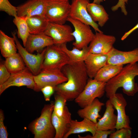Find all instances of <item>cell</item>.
Listing matches in <instances>:
<instances>
[{"label":"cell","mask_w":138,"mask_h":138,"mask_svg":"<svg viewBox=\"0 0 138 138\" xmlns=\"http://www.w3.org/2000/svg\"><path fill=\"white\" fill-rule=\"evenodd\" d=\"M61 70L67 80L54 86L55 93L67 101L75 100L83 91L88 80L84 62L67 64Z\"/></svg>","instance_id":"cell-1"},{"label":"cell","mask_w":138,"mask_h":138,"mask_svg":"<svg viewBox=\"0 0 138 138\" xmlns=\"http://www.w3.org/2000/svg\"><path fill=\"white\" fill-rule=\"evenodd\" d=\"M138 76L137 63L128 64L123 67L115 77L106 83L105 93L109 99L113 96L117 89L122 88L123 92L129 96H133L138 91V86L135 79Z\"/></svg>","instance_id":"cell-2"},{"label":"cell","mask_w":138,"mask_h":138,"mask_svg":"<svg viewBox=\"0 0 138 138\" xmlns=\"http://www.w3.org/2000/svg\"><path fill=\"white\" fill-rule=\"evenodd\" d=\"M54 102L45 105L40 116L32 121L28 125L29 130L34 138H54L55 130L52 122Z\"/></svg>","instance_id":"cell-3"},{"label":"cell","mask_w":138,"mask_h":138,"mask_svg":"<svg viewBox=\"0 0 138 138\" xmlns=\"http://www.w3.org/2000/svg\"><path fill=\"white\" fill-rule=\"evenodd\" d=\"M45 17L49 22L65 24L69 17V0H45Z\"/></svg>","instance_id":"cell-4"},{"label":"cell","mask_w":138,"mask_h":138,"mask_svg":"<svg viewBox=\"0 0 138 138\" xmlns=\"http://www.w3.org/2000/svg\"><path fill=\"white\" fill-rule=\"evenodd\" d=\"M106 84L90 78L83 91L74 100L75 102L83 108L91 103L96 98H101L105 93Z\"/></svg>","instance_id":"cell-5"},{"label":"cell","mask_w":138,"mask_h":138,"mask_svg":"<svg viewBox=\"0 0 138 138\" xmlns=\"http://www.w3.org/2000/svg\"><path fill=\"white\" fill-rule=\"evenodd\" d=\"M45 49L42 69L61 70L65 65L70 63L68 57L59 45L54 44Z\"/></svg>","instance_id":"cell-6"},{"label":"cell","mask_w":138,"mask_h":138,"mask_svg":"<svg viewBox=\"0 0 138 138\" xmlns=\"http://www.w3.org/2000/svg\"><path fill=\"white\" fill-rule=\"evenodd\" d=\"M34 80L35 86L33 90L38 92L46 86H55L67 82V79L61 70L43 69L38 75H34Z\"/></svg>","instance_id":"cell-7"},{"label":"cell","mask_w":138,"mask_h":138,"mask_svg":"<svg viewBox=\"0 0 138 138\" xmlns=\"http://www.w3.org/2000/svg\"><path fill=\"white\" fill-rule=\"evenodd\" d=\"M16 32L12 33L13 37L15 40L18 53L22 57L26 66L33 75H38L42 69L45 48L36 55L30 53L22 46L16 36Z\"/></svg>","instance_id":"cell-8"},{"label":"cell","mask_w":138,"mask_h":138,"mask_svg":"<svg viewBox=\"0 0 138 138\" xmlns=\"http://www.w3.org/2000/svg\"><path fill=\"white\" fill-rule=\"evenodd\" d=\"M67 21L70 22L74 28V31L72 34L75 39L72 44L74 47L81 50L88 46L95 35L89 26L70 17Z\"/></svg>","instance_id":"cell-9"},{"label":"cell","mask_w":138,"mask_h":138,"mask_svg":"<svg viewBox=\"0 0 138 138\" xmlns=\"http://www.w3.org/2000/svg\"><path fill=\"white\" fill-rule=\"evenodd\" d=\"M73 32L69 25L49 22L44 33L53 39L54 44L60 45L74 40Z\"/></svg>","instance_id":"cell-10"},{"label":"cell","mask_w":138,"mask_h":138,"mask_svg":"<svg viewBox=\"0 0 138 138\" xmlns=\"http://www.w3.org/2000/svg\"><path fill=\"white\" fill-rule=\"evenodd\" d=\"M89 3V0H72L69 17L91 26L96 32L103 33L88 12L87 5Z\"/></svg>","instance_id":"cell-11"},{"label":"cell","mask_w":138,"mask_h":138,"mask_svg":"<svg viewBox=\"0 0 138 138\" xmlns=\"http://www.w3.org/2000/svg\"><path fill=\"white\" fill-rule=\"evenodd\" d=\"M116 40L114 36L96 32L89 46V52L94 54H108L114 48L113 45Z\"/></svg>","instance_id":"cell-12"},{"label":"cell","mask_w":138,"mask_h":138,"mask_svg":"<svg viewBox=\"0 0 138 138\" xmlns=\"http://www.w3.org/2000/svg\"><path fill=\"white\" fill-rule=\"evenodd\" d=\"M35 86L34 75L26 67L23 71L19 73L11 74L9 79L0 85V95L6 89L13 86H26L33 89Z\"/></svg>","instance_id":"cell-13"},{"label":"cell","mask_w":138,"mask_h":138,"mask_svg":"<svg viewBox=\"0 0 138 138\" xmlns=\"http://www.w3.org/2000/svg\"><path fill=\"white\" fill-rule=\"evenodd\" d=\"M113 107L117 112V120L116 129L118 130L122 128L131 130L130 119L125 112V108L127 101L121 93H116L109 98Z\"/></svg>","instance_id":"cell-14"},{"label":"cell","mask_w":138,"mask_h":138,"mask_svg":"<svg viewBox=\"0 0 138 138\" xmlns=\"http://www.w3.org/2000/svg\"><path fill=\"white\" fill-rule=\"evenodd\" d=\"M17 7V15L26 19L36 16L45 17V0H28Z\"/></svg>","instance_id":"cell-15"},{"label":"cell","mask_w":138,"mask_h":138,"mask_svg":"<svg viewBox=\"0 0 138 138\" xmlns=\"http://www.w3.org/2000/svg\"><path fill=\"white\" fill-rule=\"evenodd\" d=\"M106 64L123 65L138 62V48L129 51H122L114 48L109 53Z\"/></svg>","instance_id":"cell-16"},{"label":"cell","mask_w":138,"mask_h":138,"mask_svg":"<svg viewBox=\"0 0 138 138\" xmlns=\"http://www.w3.org/2000/svg\"><path fill=\"white\" fill-rule=\"evenodd\" d=\"M109 55V54L88 53L84 62L89 77L94 78L99 70L107 64Z\"/></svg>","instance_id":"cell-17"},{"label":"cell","mask_w":138,"mask_h":138,"mask_svg":"<svg viewBox=\"0 0 138 138\" xmlns=\"http://www.w3.org/2000/svg\"><path fill=\"white\" fill-rule=\"evenodd\" d=\"M54 44L53 39L44 33L34 34H30L25 48L29 52L42 51L45 47Z\"/></svg>","instance_id":"cell-18"},{"label":"cell","mask_w":138,"mask_h":138,"mask_svg":"<svg viewBox=\"0 0 138 138\" xmlns=\"http://www.w3.org/2000/svg\"><path fill=\"white\" fill-rule=\"evenodd\" d=\"M72 120L71 114L67 106L61 117H58L53 111L51 121L55 130L54 138H63L69 130Z\"/></svg>","instance_id":"cell-19"},{"label":"cell","mask_w":138,"mask_h":138,"mask_svg":"<svg viewBox=\"0 0 138 138\" xmlns=\"http://www.w3.org/2000/svg\"><path fill=\"white\" fill-rule=\"evenodd\" d=\"M106 109L103 116L96 123L97 130H115L117 116L114 113V108L109 99L106 103Z\"/></svg>","instance_id":"cell-20"},{"label":"cell","mask_w":138,"mask_h":138,"mask_svg":"<svg viewBox=\"0 0 138 138\" xmlns=\"http://www.w3.org/2000/svg\"><path fill=\"white\" fill-rule=\"evenodd\" d=\"M97 130L96 123L86 118L82 121L72 120L69 130L63 138H67L71 135L89 132L93 135Z\"/></svg>","instance_id":"cell-21"},{"label":"cell","mask_w":138,"mask_h":138,"mask_svg":"<svg viewBox=\"0 0 138 138\" xmlns=\"http://www.w3.org/2000/svg\"><path fill=\"white\" fill-rule=\"evenodd\" d=\"M104 105L97 98L90 104L78 110L77 113L80 118L88 119L96 123L97 119L101 117L99 112Z\"/></svg>","instance_id":"cell-22"},{"label":"cell","mask_w":138,"mask_h":138,"mask_svg":"<svg viewBox=\"0 0 138 138\" xmlns=\"http://www.w3.org/2000/svg\"><path fill=\"white\" fill-rule=\"evenodd\" d=\"M87 10L93 20L97 22L100 27L103 26L109 19V15L100 4L89 3L87 5Z\"/></svg>","instance_id":"cell-23"},{"label":"cell","mask_w":138,"mask_h":138,"mask_svg":"<svg viewBox=\"0 0 138 138\" xmlns=\"http://www.w3.org/2000/svg\"><path fill=\"white\" fill-rule=\"evenodd\" d=\"M0 49L5 58L17 53V48L14 38L6 35L0 30Z\"/></svg>","instance_id":"cell-24"},{"label":"cell","mask_w":138,"mask_h":138,"mask_svg":"<svg viewBox=\"0 0 138 138\" xmlns=\"http://www.w3.org/2000/svg\"><path fill=\"white\" fill-rule=\"evenodd\" d=\"M123 67V65L106 64L99 70L94 78L97 81L106 83L116 76Z\"/></svg>","instance_id":"cell-25"},{"label":"cell","mask_w":138,"mask_h":138,"mask_svg":"<svg viewBox=\"0 0 138 138\" xmlns=\"http://www.w3.org/2000/svg\"><path fill=\"white\" fill-rule=\"evenodd\" d=\"M30 33L37 34L44 33L49 22L44 16H36L26 19Z\"/></svg>","instance_id":"cell-26"},{"label":"cell","mask_w":138,"mask_h":138,"mask_svg":"<svg viewBox=\"0 0 138 138\" xmlns=\"http://www.w3.org/2000/svg\"><path fill=\"white\" fill-rule=\"evenodd\" d=\"M5 59L4 64L11 74L21 72L27 67L22 57L18 53Z\"/></svg>","instance_id":"cell-27"},{"label":"cell","mask_w":138,"mask_h":138,"mask_svg":"<svg viewBox=\"0 0 138 138\" xmlns=\"http://www.w3.org/2000/svg\"><path fill=\"white\" fill-rule=\"evenodd\" d=\"M59 46L68 57L70 63L84 61L87 55L89 53V48L88 46L81 50L74 47L71 50L67 48L66 43Z\"/></svg>","instance_id":"cell-28"},{"label":"cell","mask_w":138,"mask_h":138,"mask_svg":"<svg viewBox=\"0 0 138 138\" xmlns=\"http://www.w3.org/2000/svg\"><path fill=\"white\" fill-rule=\"evenodd\" d=\"M13 21L17 29V36L22 40L25 47L27 38L30 34L26 19L17 15L14 17Z\"/></svg>","instance_id":"cell-29"},{"label":"cell","mask_w":138,"mask_h":138,"mask_svg":"<svg viewBox=\"0 0 138 138\" xmlns=\"http://www.w3.org/2000/svg\"><path fill=\"white\" fill-rule=\"evenodd\" d=\"M54 98L53 111L58 117H61L64 112L67 101L62 96L56 93Z\"/></svg>","instance_id":"cell-30"},{"label":"cell","mask_w":138,"mask_h":138,"mask_svg":"<svg viewBox=\"0 0 138 138\" xmlns=\"http://www.w3.org/2000/svg\"><path fill=\"white\" fill-rule=\"evenodd\" d=\"M0 10L14 17L17 15V7L13 5L8 0H0Z\"/></svg>","instance_id":"cell-31"},{"label":"cell","mask_w":138,"mask_h":138,"mask_svg":"<svg viewBox=\"0 0 138 138\" xmlns=\"http://www.w3.org/2000/svg\"><path fill=\"white\" fill-rule=\"evenodd\" d=\"M131 130L122 128L117 130L109 135V138H131L132 136Z\"/></svg>","instance_id":"cell-32"},{"label":"cell","mask_w":138,"mask_h":138,"mask_svg":"<svg viewBox=\"0 0 138 138\" xmlns=\"http://www.w3.org/2000/svg\"><path fill=\"white\" fill-rule=\"evenodd\" d=\"M115 131V130H97L93 135H88L85 136H82L78 135L79 138H107L109 135Z\"/></svg>","instance_id":"cell-33"},{"label":"cell","mask_w":138,"mask_h":138,"mask_svg":"<svg viewBox=\"0 0 138 138\" xmlns=\"http://www.w3.org/2000/svg\"><path fill=\"white\" fill-rule=\"evenodd\" d=\"M11 74L8 71L4 63L0 64V85L6 82L9 78Z\"/></svg>","instance_id":"cell-34"},{"label":"cell","mask_w":138,"mask_h":138,"mask_svg":"<svg viewBox=\"0 0 138 138\" xmlns=\"http://www.w3.org/2000/svg\"><path fill=\"white\" fill-rule=\"evenodd\" d=\"M4 115L3 111L0 110V138H7L8 133L6 127L4 123Z\"/></svg>","instance_id":"cell-35"},{"label":"cell","mask_w":138,"mask_h":138,"mask_svg":"<svg viewBox=\"0 0 138 138\" xmlns=\"http://www.w3.org/2000/svg\"><path fill=\"white\" fill-rule=\"evenodd\" d=\"M44 95V98L46 101H49L51 96L55 91L54 86L51 85L46 86L42 88L41 90Z\"/></svg>","instance_id":"cell-36"},{"label":"cell","mask_w":138,"mask_h":138,"mask_svg":"<svg viewBox=\"0 0 138 138\" xmlns=\"http://www.w3.org/2000/svg\"><path fill=\"white\" fill-rule=\"evenodd\" d=\"M128 0H118L117 3L111 7V10L113 12H115L119 8H121V12L124 15L126 16L128 12L126 8L125 3H127Z\"/></svg>","instance_id":"cell-37"},{"label":"cell","mask_w":138,"mask_h":138,"mask_svg":"<svg viewBox=\"0 0 138 138\" xmlns=\"http://www.w3.org/2000/svg\"><path fill=\"white\" fill-rule=\"evenodd\" d=\"M138 28V23L133 28L130 29L128 31L125 32L122 37L121 39L123 40L126 38L133 31Z\"/></svg>","instance_id":"cell-38"},{"label":"cell","mask_w":138,"mask_h":138,"mask_svg":"<svg viewBox=\"0 0 138 138\" xmlns=\"http://www.w3.org/2000/svg\"><path fill=\"white\" fill-rule=\"evenodd\" d=\"M105 0H94L93 3L97 4H100V3L103 2V1Z\"/></svg>","instance_id":"cell-39"}]
</instances>
